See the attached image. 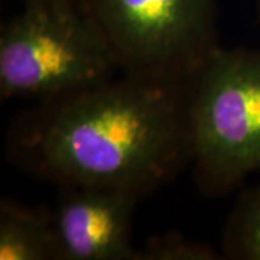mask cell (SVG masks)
<instances>
[{"mask_svg":"<svg viewBox=\"0 0 260 260\" xmlns=\"http://www.w3.org/2000/svg\"><path fill=\"white\" fill-rule=\"evenodd\" d=\"M189 84L130 75L38 100L6 130L10 162L62 188H104L139 200L191 165Z\"/></svg>","mask_w":260,"mask_h":260,"instance_id":"6da1fadb","label":"cell"},{"mask_svg":"<svg viewBox=\"0 0 260 260\" xmlns=\"http://www.w3.org/2000/svg\"><path fill=\"white\" fill-rule=\"evenodd\" d=\"M192 178L223 198L260 174V49L221 48L188 88Z\"/></svg>","mask_w":260,"mask_h":260,"instance_id":"7a4b0ae2","label":"cell"},{"mask_svg":"<svg viewBox=\"0 0 260 260\" xmlns=\"http://www.w3.org/2000/svg\"><path fill=\"white\" fill-rule=\"evenodd\" d=\"M119 73L189 84L220 49V0H83Z\"/></svg>","mask_w":260,"mask_h":260,"instance_id":"3957f363","label":"cell"},{"mask_svg":"<svg viewBox=\"0 0 260 260\" xmlns=\"http://www.w3.org/2000/svg\"><path fill=\"white\" fill-rule=\"evenodd\" d=\"M119 73L107 44L80 10L25 6L0 29V97L48 99Z\"/></svg>","mask_w":260,"mask_h":260,"instance_id":"277c9868","label":"cell"},{"mask_svg":"<svg viewBox=\"0 0 260 260\" xmlns=\"http://www.w3.org/2000/svg\"><path fill=\"white\" fill-rule=\"evenodd\" d=\"M135 195L104 188H62L52 210L62 260H140L130 240Z\"/></svg>","mask_w":260,"mask_h":260,"instance_id":"5b68a950","label":"cell"},{"mask_svg":"<svg viewBox=\"0 0 260 260\" xmlns=\"http://www.w3.org/2000/svg\"><path fill=\"white\" fill-rule=\"evenodd\" d=\"M0 260H62L54 213L3 198Z\"/></svg>","mask_w":260,"mask_h":260,"instance_id":"8992f818","label":"cell"},{"mask_svg":"<svg viewBox=\"0 0 260 260\" xmlns=\"http://www.w3.org/2000/svg\"><path fill=\"white\" fill-rule=\"evenodd\" d=\"M227 260H260V179L240 191L221 234Z\"/></svg>","mask_w":260,"mask_h":260,"instance_id":"52a82bcc","label":"cell"},{"mask_svg":"<svg viewBox=\"0 0 260 260\" xmlns=\"http://www.w3.org/2000/svg\"><path fill=\"white\" fill-rule=\"evenodd\" d=\"M221 250L207 243L188 240L181 233L155 236L145 249H140V260H220Z\"/></svg>","mask_w":260,"mask_h":260,"instance_id":"ba28073f","label":"cell"},{"mask_svg":"<svg viewBox=\"0 0 260 260\" xmlns=\"http://www.w3.org/2000/svg\"><path fill=\"white\" fill-rule=\"evenodd\" d=\"M81 2L83 0H25V6L67 12V10H80Z\"/></svg>","mask_w":260,"mask_h":260,"instance_id":"9c48e42d","label":"cell"},{"mask_svg":"<svg viewBox=\"0 0 260 260\" xmlns=\"http://www.w3.org/2000/svg\"><path fill=\"white\" fill-rule=\"evenodd\" d=\"M253 6H254V13H256L257 22L260 23V0H253Z\"/></svg>","mask_w":260,"mask_h":260,"instance_id":"30bf717a","label":"cell"}]
</instances>
